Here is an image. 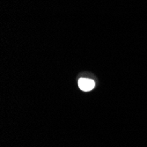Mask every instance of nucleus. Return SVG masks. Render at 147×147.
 <instances>
[{
  "mask_svg": "<svg viewBox=\"0 0 147 147\" xmlns=\"http://www.w3.org/2000/svg\"><path fill=\"white\" fill-rule=\"evenodd\" d=\"M94 86H95V83L92 79L82 78L78 80V86L84 92H89L92 90L94 88Z\"/></svg>",
  "mask_w": 147,
  "mask_h": 147,
  "instance_id": "obj_1",
  "label": "nucleus"
}]
</instances>
